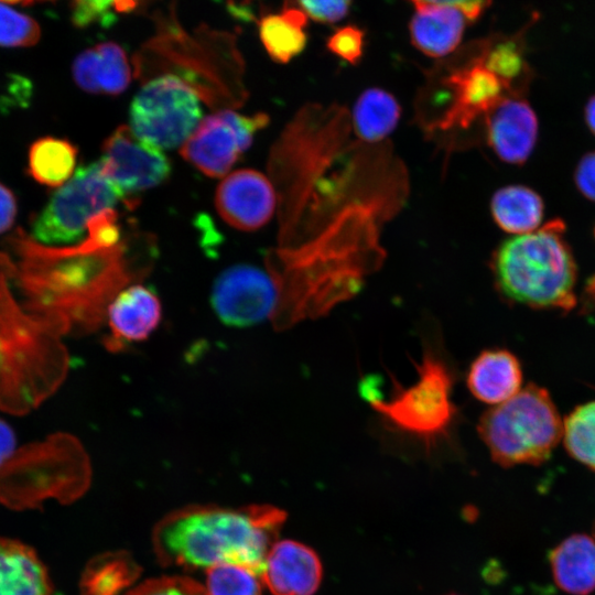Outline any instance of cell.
<instances>
[{
  "mask_svg": "<svg viewBox=\"0 0 595 595\" xmlns=\"http://www.w3.org/2000/svg\"><path fill=\"white\" fill-rule=\"evenodd\" d=\"M7 242L18 256L13 281L22 292L23 307L62 337L96 331L116 295L149 272V264L122 237L113 210L96 216L86 238L75 246L48 247L22 229Z\"/></svg>",
  "mask_w": 595,
  "mask_h": 595,
  "instance_id": "1",
  "label": "cell"
},
{
  "mask_svg": "<svg viewBox=\"0 0 595 595\" xmlns=\"http://www.w3.org/2000/svg\"><path fill=\"white\" fill-rule=\"evenodd\" d=\"M285 519V511L271 505H191L155 524L153 550L163 566L207 570L229 563L261 575Z\"/></svg>",
  "mask_w": 595,
  "mask_h": 595,
  "instance_id": "2",
  "label": "cell"
},
{
  "mask_svg": "<svg viewBox=\"0 0 595 595\" xmlns=\"http://www.w3.org/2000/svg\"><path fill=\"white\" fill-rule=\"evenodd\" d=\"M15 262L0 251V410L25 415L56 392L69 368L60 333L11 291Z\"/></svg>",
  "mask_w": 595,
  "mask_h": 595,
  "instance_id": "3",
  "label": "cell"
},
{
  "mask_svg": "<svg viewBox=\"0 0 595 595\" xmlns=\"http://www.w3.org/2000/svg\"><path fill=\"white\" fill-rule=\"evenodd\" d=\"M564 229L563 221L554 219L499 245L491 269L506 299L536 309L574 307L576 263Z\"/></svg>",
  "mask_w": 595,
  "mask_h": 595,
  "instance_id": "4",
  "label": "cell"
},
{
  "mask_svg": "<svg viewBox=\"0 0 595 595\" xmlns=\"http://www.w3.org/2000/svg\"><path fill=\"white\" fill-rule=\"evenodd\" d=\"M91 465L82 443L57 432L25 445L0 466V500L33 507L47 497L72 502L89 487Z\"/></svg>",
  "mask_w": 595,
  "mask_h": 595,
  "instance_id": "5",
  "label": "cell"
},
{
  "mask_svg": "<svg viewBox=\"0 0 595 595\" xmlns=\"http://www.w3.org/2000/svg\"><path fill=\"white\" fill-rule=\"evenodd\" d=\"M477 431L502 467L540 465L563 436V421L549 392L534 383L487 410Z\"/></svg>",
  "mask_w": 595,
  "mask_h": 595,
  "instance_id": "6",
  "label": "cell"
},
{
  "mask_svg": "<svg viewBox=\"0 0 595 595\" xmlns=\"http://www.w3.org/2000/svg\"><path fill=\"white\" fill-rule=\"evenodd\" d=\"M418 378L397 385L389 399L364 394L371 408L402 432L433 442L445 435L456 416L451 399L453 377L445 363L426 351L416 366Z\"/></svg>",
  "mask_w": 595,
  "mask_h": 595,
  "instance_id": "7",
  "label": "cell"
},
{
  "mask_svg": "<svg viewBox=\"0 0 595 595\" xmlns=\"http://www.w3.org/2000/svg\"><path fill=\"white\" fill-rule=\"evenodd\" d=\"M126 198L102 174L99 162L80 166L33 218L31 237L42 245L79 240L99 214ZM127 203V202H126Z\"/></svg>",
  "mask_w": 595,
  "mask_h": 595,
  "instance_id": "8",
  "label": "cell"
},
{
  "mask_svg": "<svg viewBox=\"0 0 595 595\" xmlns=\"http://www.w3.org/2000/svg\"><path fill=\"white\" fill-rule=\"evenodd\" d=\"M201 115L199 95L174 74L147 82L129 109L132 131L160 149L183 144L201 122Z\"/></svg>",
  "mask_w": 595,
  "mask_h": 595,
  "instance_id": "9",
  "label": "cell"
},
{
  "mask_svg": "<svg viewBox=\"0 0 595 595\" xmlns=\"http://www.w3.org/2000/svg\"><path fill=\"white\" fill-rule=\"evenodd\" d=\"M99 164L128 204L127 195L160 185L171 174V163L160 148L142 140L125 125L104 141Z\"/></svg>",
  "mask_w": 595,
  "mask_h": 595,
  "instance_id": "10",
  "label": "cell"
},
{
  "mask_svg": "<svg viewBox=\"0 0 595 595\" xmlns=\"http://www.w3.org/2000/svg\"><path fill=\"white\" fill-rule=\"evenodd\" d=\"M212 305L223 323L250 326L272 316L278 291L271 275L247 264L228 268L216 279Z\"/></svg>",
  "mask_w": 595,
  "mask_h": 595,
  "instance_id": "11",
  "label": "cell"
},
{
  "mask_svg": "<svg viewBox=\"0 0 595 595\" xmlns=\"http://www.w3.org/2000/svg\"><path fill=\"white\" fill-rule=\"evenodd\" d=\"M215 205L220 217L240 230H256L272 217L275 192L271 182L251 169L237 170L218 185Z\"/></svg>",
  "mask_w": 595,
  "mask_h": 595,
  "instance_id": "12",
  "label": "cell"
},
{
  "mask_svg": "<svg viewBox=\"0 0 595 595\" xmlns=\"http://www.w3.org/2000/svg\"><path fill=\"white\" fill-rule=\"evenodd\" d=\"M322 575V563L313 549L282 540L269 551L260 577L272 595H313Z\"/></svg>",
  "mask_w": 595,
  "mask_h": 595,
  "instance_id": "13",
  "label": "cell"
},
{
  "mask_svg": "<svg viewBox=\"0 0 595 595\" xmlns=\"http://www.w3.org/2000/svg\"><path fill=\"white\" fill-rule=\"evenodd\" d=\"M486 128L490 148L508 163L522 164L537 141V116L520 97L502 98L487 113Z\"/></svg>",
  "mask_w": 595,
  "mask_h": 595,
  "instance_id": "14",
  "label": "cell"
},
{
  "mask_svg": "<svg viewBox=\"0 0 595 595\" xmlns=\"http://www.w3.org/2000/svg\"><path fill=\"white\" fill-rule=\"evenodd\" d=\"M161 302L158 295L141 283L120 291L108 306L110 336L105 340L109 350L117 351L126 344L144 340L160 324Z\"/></svg>",
  "mask_w": 595,
  "mask_h": 595,
  "instance_id": "15",
  "label": "cell"
},
{
  "mask_svg": "<svg viewBox=\"0 0 595 595\" xmlns=\"http://www.w3.org/2000/svg\"><path fill=\"white\" fill-rule=\"evenodd\" d=\"M453 104L440 121L442 128H467L478 116L487 115L502 98V82L488 71L482 60L455 71L447 79Z\"/></svg>",
  "mask_w": 595,
  "mask_h": 595,
  "instance_id": "16",
  "label": "cell"
},
{
  "mask_svg": "<svg viewBox=\"0 0 595 595\" xmlns=\"http://www.w3.org/2000/svg\"><path fill=\"white\" fill-rule=\"evenodd\" d=\"M180 153L205 175L220 177L230 171L241 151L235 131L218 111L201 120Z\"/></svg>",
  "mask_w": 595,
  "mask_h": 595,
  "instance_id": "17",
  "label": "cell"
},
{
  "mask_svg": "<svg viewBox=\"0 0 595 595\" xmlns=\"http://www.w3.org/2000/svg\"><path fill=\"white\" fill-rule=\"evenodd\" d=\"M415 14L410 22L412 44L431 57L454 51L464 32V15L450 1H413Z\"/></svg>",
  "mask_w": 595,
  "mask_h": 595,
  "instance_id": "18",
  "label": "cell"
},
{
  "mask_svg": "<svg viewBox=\"0 0 595 595\" xmlns=\"http://www.w3.org/2000/svg\"><path fill=\"white\" fill-rule=\"evenodd\" d=\"M466 383L477 400L498 405L521 390L522 369L518 358L509 350L487 349L472 361Z\"/></svg>",
  "mask_w": 595,
  "mask_h": 595,
  "instance_id": "19",
  "label": "cell"
},
{
  "mask_svg": "<svg viewBox=\"0 0 595 595\" xmlns=\"http://www.w3.org/2000/svg\"><path fill=\"white\" fill-rule=\"evenodd\" d=\"M47 571L34 550L0 538V595H52Z\"/></svg>",
  "mask_w": 595,
  "mask_h": 595,
  "instance_id": "20",
  "label": "cell"
},
{
  "mask_svg": "<svg viewBox=\"0 0 595 595\" xmlns=\"http://www.w3.org/2000/svg\"><path fill=\"white\" fill-rule=\"evenodd\" d=\"M556 585L572 595H588L595 589V540L576 533L564 539L550 553Z\"/></svg>",
  "mask_w": 595,
  "mask_h": 595,
  "instance_id": "21",
  "label": "cell"
},
{
  "mask_svg": "<svg viewBox=\"0 0 595 595\" xmlns=\"http://www.w3.org/2000/svg\"><path fill=\"white\" fill-rule=\"evenodd\" d=\"M490 209L496 224L516 236L537 230L543 217L542 198L522 185L498 190L491 198Z\"/></svg>",
  "mask_w": 595,
  "mask_h": 595,
  "instance_id": "22",
  "label": "cell"
},
{
  "mask_svg": "<svg viewBox=\"0 0 595 595\" xmlns=\"http://www.w3.org/2000/svg\"><path fill=\"white\" fill-rule=\"evenodd\" d=\"M141 567L123 551L107 552L93 558L79 582L80 595H120L140 576Z\"/></svg>",
  "mask_w": 595,
  "mask_h": 595,
  "instance_id": "23",
  "label": "cell"
},
{
  "mask_svg": "<svg viewBox=\"0 0 595 595\" xmlns=\"http://www.w3.org/2000/svg\"><path fill=\"white\" fill-rule=\"evenodd\" d=\"M306 20L307 15L300 8L291 7L260 19V40L274 62L288 63L303 52L307 41Z\"/></svg>",
  "mask_w": 595,
  "mask_h": 595,
  "instance_id": "24",
  "label": "cell"
},
{
  "mask_svg": "<svg viewBox=\"0 0 595 595\" xmlns=\"http://www.w3.org/2000/svg\"><path fill=\"white\" fill-rule=\"evenodd\" d=\"M77 148L68 140L43 137L35 140L28 153V172L42 185L61 187L75 173Z\"/></svg>",
  "mask_w": 595,
  "mask_h": 595,
  "instance_id": "25",
  "label": "cell"
},
{
  "mask_svg": "<svg viewBox=\"0 0 595 595\" xmlns=\"http://www.w3.org/2000/svg\"><path fill=\"white\" fill-rule=\"evenodd\" d=\"M400 105L386 90L369 88L356 101L353 119L356 133L366 141H379L397 126Z\"/></svg>",
  "mask_w": 595,
  "mask_h": 595,
  "instance_id": "26",
  "label": "cell"
},
{
  "mask_svg": "<svg viewBox=\"0 0 595 595\" xmlns=\"http://www.w3.org/2000/svg\"><path fill=\"white\" fill-rule=\"evenodd\" d=\"M567 453L595 470V401L576 407L563 421Z\"/></svg>",
  "mask_w": 595,
  "mask_h": 595,
  "instance_id": "27",
  "label": "cell"
},
{
  "mask_svg": "<svg viewBox=\"0 0 595 595\" xmlns=\"http://www.w3.org/2000/svg\"><path fill=\"white\" fill-rule=\"evenodd\" d=\"M206 571L207 595H262L260 575L248 567L224 563Z\"/></svg>",
  "mask_w": 595,
  "mask_h": 595,
  "instance_id": "28",
  "label": "cell"
},
{
  "mask_svg": "<svg viewBox=\"0 0 595 595\" xmlns=\"http://www.w3.org/2000/svg\"><path fill=\"white\" fill-rule=\"evenodd\" d=\"M97 53L96 79L100 93L119 95L129 85L131 71L122 47L113 42L95 46Z\"/></svg>",
  "mask_w": 595,
  "mask_h": 595,
  "instance_id": "29",
  "label": "cell"
},
{
  "mask_svg": "<svg viewBox=\"0 0 595 595\" xmlns=\"http://www.w3.org/2000/svg\"><path fill=\"white\" fill-rule=\"evenodd\" d=\"M40 37L41 28L32 17L18 11L9 2L0 1V46L30 47Z\"/></svg>",
  "mask_w": 595,
  "mask_h": 595,
  "instance_id": "30",
  "label": "cell"
},
{
  "mask_svg": "<svg viewBox=\"0 0 595 595\" xmlns=\"http://www.w3.org/2000/svg\"><path fill=\"white\" fill-rule=\"evenodd\" d=\"M484 66L510 88L513 82L524 76L527 63L521 45L516 40H506L495 44L483 55Z\"/></svg>",
  "mask_w": 595,
  "mask_h": 595,
  "instance_id": "31",
  "label": "cell"
},
{
  "mask_svg": "<svg viewBox=\"0 0 595 595\" xmlns=\"http://www.w3.org/2000/svg\"><path fill=\"white\" fill-rule=\"evenodd\" d=\"M125 595H207L205 586L187 576L149 578Z\"/></svg>",
  "mask_w": 595,
  "mask_h": 595,
  "instance_id": "32",
  "label": "cell"
},
{
  "mask_svg": "<svg viewBox=\"0 0 595 595\" xmlns=\"http://www.w3.org/2000/svg\"><path fill=\"white\" fill-rule=\"evenodd\" d=\"M116 12H120L117 2L104 0L75 1L71 4V20L76 28L91 24L109 26L116 21Z\"/></svg>",
  "mask_w": 595,
  "mask_h": 595,
  "instance_id": "33",
  "label": "cell"
},
{
  "mask_svg": "<svg viewBox=\"0 0 595 595\" xmlns=\"http://www.w3.org/2000/svg\"><path fill=\"white\" fill-rule=\"evenodd\" d=\"M327 48L344 61L356 64L364 48V32L355 25L337 29L327 40Z\"/></svg>",
  "mask_w": 595,
  "mask_h": 595,
  "instance_id": "34",
  "label": "cell"
},
{
  "mask_svg": "<svg viewBox=\"0 0 595 595\" xmlns=\"http://www.w3.org/2000/svg\"><path fill=\"white\" fill-rule=\"evenodd\" d=\"M224 119L230 125L238 140L240 151L251 145L255 134L269 123V116L258 112L252 116L239 115L232 110H220Z\"/></svg>",
  "mask_w": 595,
  "mask_h": 595,
  "instance_id": "35",
  "label": "cell"
},
{
  "mask_svg": "<svg viewBox=\"0 0 595 595\" xmlns=\"http://www.w3.org/2000/svg\"><path fill=\"white\" fill-rule=\"evenodd\" d=\"M96 60L95 47L88 48L76 56L72 67L76 85L89 94H100L95 73Z\"/></svg>",
  "mask_w": 595,
  "mask_h": 595,
  "instance_id": "36",
  "label": "cell"
},
{
  "mask_svg": "<svg viewBox=\"0 0 595 595\" xmlns=\"http://www.w3.org/2000/svg\"><path fill=\"white\" fill-rule=\"evenodd\" d=\"M300 9L311 19L321 23H334L343 19L349 1H300Z\"/></svg>",
  "mask_w": 595,
  "mask_h": 595,
  "instance_id": "37",
  "label": "cell"
},
{
  "mask_svg": "<svg viewBox=\"0 0 595 595\" xmlns=\"http://www.w3.org/2000/svg\"><path fill=\"white\" fill-rule=\"evenodd\" d=\"M574 177L578 191L586 198L595 202V151L581 159Z\"/></svg>",
  "mask_w": 595,
  "mask_h": 595,
  "instance_id": "38",
  "label": "cell"
},
{
  "mask_svg": "<svg viewBox=\"0 0 595 595\" xmlns=\"http://www.w3.org/2000/svg\"><path fill=\"white\" fill-rule=\"evenodd\" d=\"M17 213L18 204L13 192L0 182V235L13 226Z\"/></svg>",
  "mask_w": 595,
  "mask_h": 595,
  "instance_id": "39",
  "label": "cell"
},
{
  "mask_svg": "<svg viewBox=\"0 0 595 595\" xmlns=\"http://www.w3.org/2000/svg\"><path fill=\"white\" fill-rule=\"evenodd\" d=\"M15 444L14 431L4 420L0 419V466L14 454Z\"/></svg>",
  "mask_w": 595,
  "mask_h": 595,
  "instance_id": "40",
  "label": "cell"
},
{
  "mask_svg": "<svg viewBox=\"0 0 595 595\" xmlns=\"http://www.w3.org/2000/svg\"><path fill=\"white\" fill-rule=\"evenodd\" d=\"M453 7L458 9L464 18L469 21L476 20L484 10L490 6L488 1H450Z\"/></svg>",
  "mask_w": 595,
  "mask_h": 595,
  "instance_id": "41",
  "label": "cell"
},
{
  "mask_svg": "<svg viewBox=\"0 0 595 595\" xmlns=\"http://www.w3.org/2000/svg\"><path fill=\"white\" fill-rule=\"evenodd\" d=\"M585 120L589 130L595 134V95L586 104Z\"/></svg>",
  "mask_w": 595,
  "mask_h": 595,
  "instance_id": "42",
  "label": "cell"
},
{
  "mask_svg": "<svg viewBox=\"0 0 595 595\" xmlns=\"http://www.w3.org/2000/svg\"><path fill=\"white\" fill-rule=\"evenodd\" d=\"M595 232V231H594Z\"/></svg>",
  "mask_w": 595,
  "mask_h": 595,
  "instance_id": "43",
  "label": "cell"
}]
</instances>
